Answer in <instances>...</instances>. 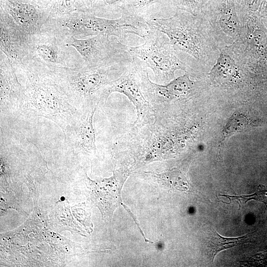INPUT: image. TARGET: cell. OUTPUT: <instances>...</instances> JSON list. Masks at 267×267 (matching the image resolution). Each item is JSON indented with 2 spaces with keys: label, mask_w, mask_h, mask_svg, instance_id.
<instances>
[{
  "label": "cell",
  "mask_w": 267,
  "mask_h": 267,
  "mask_svg": "<svg viewBox=\"0 0 267 267\" xmlns=\"http://www.w3.org/2000/svg\"><path fill=\"white\" fill-rule=\"evenodd\" d=\"M15 71L22 78L24 89L17 114L28 118H47L63 133L80 119L82 113L70 103L45 68L29 60Z\"/></svg>",
  "instance_id": "1"
},
{
  "label": "cell",
  "mask_w": 267,
  "mask_h": 267,
  "mask_svg": "<svg viewBox=\"0 0 267 267\" xmlns=\"http://www.w3.org/2000/svg\"><path fill=\"white\" fill-rule=\"evenodd\" d=\"M130 64L108 63L96 66L48 70L70 103L82 114L97 107L109 96L108 89Z\"/></svg>",
  "instance_id": "2"
},
{
  "label": "cell",
  "mask_w": 267,
  "mask_h": 267,
  "mask_svg": "<svg viewBox=\"0 0 267 267\" xmlns=\"http://www.w3.org/2000/svg\"><path fill=\"white\" fill-rule=\"evenodd\" d=\"M51 25L61 35L76 39L105 35L121 40L128 34L143 39L150 30L144 20L124 12L116 19L103 18L90 12H74L52 18Z\"/></svg>",
  "instance_id": "3"
},
{
  "label": "cell",
  "mask_w": 267,
  "mask_h": 267,
  "mask_svg": "<svg viewBox=\"0 0 267 267\" xmlns=\"http://www.w3.org/2000/svg\"><path fill=\"white\" fill-rule=\"evenodd\" d=\"M165 34L150 29L143 38L144 43L137 46L127 45L132 57L146 68H151L160 83L169 81L177 69L185 70V64L176 54V49Z\"/></svg>",
  "instance_id": "4"
},
{
  "label": "cell",
  "mask_w": 267,
  "mask_h": 267,
  "mask_svg": "<svg viewBox=\"0 0 267 267\" xmlns=\"http://www.w3.org/2000/svg\"><path fill=\"white\" fill-rule=\"evenodd\" d=\"M68 39L44 28L30 36V60L50 70L56 68H77L84 61Z\"/></svg>",
  "instance_id": "5"
},
{
  "label": "cell",
  "mask_w": 267,
  "mask_h": 267,
  "mask_svg": "<svg viewBox=\"0 0 267 267\" xmlns=\"http://www.w3.org/2000/svg\"><path fill=\"white\" fill-rule=\"evenodd\" d=\"M68 44L75 48L85 64L96 66L108 63L130 64L127 45L116 37L98 35L85 39L71 37Z\"/></svg>",
  "instance_id": "6"
},
{
  "label": "cell",
  "mask_w": 267,
  "mask_h": 267,
  "mask_svg": "<svg viewBox=\"0 0 267 267\" xmlns=\"http://www.w3.org/2000/svg\"><path fill=\"white\" fill-rule=\"evenodd\" d=\"M129 174V170L114 171L110 178L97 180H92L84 175L92 203L99 209L105 220L110 221L114 211L120 205L126 208L122 200L121 190Z\"/></svg>",
  "instance_id": "7"
},
{
  "label": "cell",
  "mask_w": 267,
  "mask_h": 267,
  "mask_svg": "<svg viewBox=\"0 0 267 267\" xmlns=\"http://www.w3.org/2000/svg\"><path fill=\"white\" fill-rule=\"evenodd\" d=\"M30 35L0 7V47L15 69L30 60Z\"/></svg>",
  "instance_id": "8"
},
{
  "label": "cell",
  "mask_w": 267,
  "mask_h": 267,
  "mask_svg": "<svg viewBox=\"0 0 267 267\" xmlns=\"http://www.w3.org/2000/svg\"><path fill=\"white\" fill-rule=\"evenodd\" d=\"M0 119L17 114L24 89L15 68L7 56L0 51Z\"/></svg>",
  "instance_id": "9"
},
{
  "label": "cell",
  "mask_w": 267,
  "mask_h": 267,
  "mask_svg": "<svg viewBox=\"0 0 267 267\" xmlns=\"http://www.w3.org/2000/svg\"><path fill=\"white\" fill-rule=\"evenodd\" d=\"M0 7L28 34L40 31L49 18L48 11L29 0H0Z\"/></svg>",
  "instance_id": "10"
},
{
  "label": "cell",
  "mask_w": 267,
  "mask_h": 267,
  "mask_svg": "<svg viewBox=\"0 0 267 267\" xmlns=\"http://www.w3.org/2000/svg\"><path fill=\"white\" fill-rule=\"evenodd\" d=\"M96 107L82 114L80 119L68 127L64 133L68 146L77 152L90 153L96 150L92 121Z\"/></svg>",
  "instance_id": "11"
},
{
  "label": "cell",
  "mask_w": 267,
  "mask_h": 267,
  "mask_svg": "<svg viewBox=\"0 0 267 267\" xmlns=\"http://www.w3.org/2000/svg\"><path fill=\"white\" fill-rule=\"evenodd\" d=\"M139 80L138 64L136 60L132 59L126 70L109 88V95L114 91L124 93L136 106L138 113H141L147 108L148 104L142 95Z\"/></svg>",
  "instance_id": "12"
},
{
  "label": "cell",
  "mask_w": 267,
  "mask_h": 267,
  "mask_svg": "<svg viewBox=\"0 0 267 267\" xmlns=\"http://www.w3.org/2000/svg\"><path fill=\"white\" fill-rule=\"evenodd\" d=\"M168 0H123L122 12L145 21L152 17L162 18V9Z\"/></svg>",
  "instance_id": "13"
},
{
  "label": "cell",
  "mask_w": 267,
  "mask_h": 267,
  "mask_svg": "<svg viewBox=\"0 0 267 267\" xmlns=\"http://www.w3.org/2000/svg\"><path fill=\"white\" fill-rule=\"evenodd\" d=\"M94 0H55L49 11V18L74 12H90Z\"/></svg>",
  "instance_id": "14"
},
{
  "label": "cell",
  "mask_w": 267,
  "mask_h": 267,
  "mask_svg": "<svg viewBox=\"0 0 267 267\" xmlns=\"http://www.w3.org/2000/svg\"><path fill=\"white\" fill-rule=\"evenodd\" d=\"M234 62L229 56L222 53L210 75L220 84L231 82L239 78Z\"/></svg>",
  "instance_id": "15"
},
{
  "label": "cell",
  "mask_w": 267,
  "mask_h": 267,
  "mask_svg": "<svg viewBox=\"0 0 267 267\" xmlns=\"http://www.w3.org/2000/svg\"><path fill=\"white\" fill-rule=\"evenodd\" d=\"M250 237V234H247L237 238L223 237L215 230H212L208 244V249L212 261L220 251L243 244L247 242Z\"/></svg>",
  "instance_id": "16"
},
{
  "label": "cell",
  "mask_w": 267,
  "mask_h": 267,
  "mask_svg": "<svg viewBox=\"0 0 267 267\" xmlns=\"http://www.w3.org/2000/svg\"><path fill=\"white\" fill-rule=\"evenodd\" d=\"M123 0H94L90 13L106 18L114 19L122 13Z\"/></svg>",
  "instance_id": "17"
},
{
  "label": "cell",
  "mask_w": 267,
  "mask_h": 267,
  "mask_svg": "<svg viewBox=\"0 0 267 267\" xmlns=\"http://www.w3.org/2000/svg\"><path fill=\"white\" fill-rule=\"evenodd\" d=\"M47 9L48 12L55 0H29Z\"/></svg>",
  "instance_id": "18"
},
{
  "label": "cell",
  "mask_w": 267,
  "mask_h": 267,
  "mask_svg": "<svg viewBox=\"0 0 267 267\" xmlns=\"http://www.w3.org/2000/svg\"><path fill=\"white\" fill-rule=\"evenodd\" d=\"M261 193L262 197V202L267 204V190L265 189L264 186L261 187Z\"/></svg>",
  "instance_id": "19"
}]
</instances>
